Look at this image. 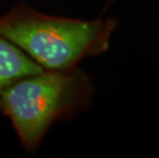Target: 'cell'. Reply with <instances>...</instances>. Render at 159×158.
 I'll list each match as a JSON object with an SVG mask.
<instances>
[{
	"label": "cell",
	"mask_w": 159,
	"mask_h": 158,
	"mask_svg": "<svg viewBox=\"0 0 159 158\" xmlns=\"http://www.w3.org/2000/svg\"><path fill=\"white\" fill-rule=\"evenodd\" d=\"M42 70L18 46L0 35V96L16 79Z\"/></svg>",
	"instance_id": "3957f363"
},
{
	"label": "cell",
	"mask_w": 159,
	"mask_h": 158,
	"mask_svg": "<svg viewBox=\"0 0 159 158\" xmlns=\"http://www.w3.org/2000/svg\"><path fill=\"white\" fill-rule=\"evenodd\" d=\"M113 1H115V0H111V2H113Z\"/></svg>",
	"instance_id": "277c9868"
},
{
	"label": "cell",
	"mask_w": 159,
	"mask_h": 158,
	"mask_svg": "<svg viewBox=\"0 0 159 158\" xmlns=\"http://www.w3.org/2000/svg\"><path fill=\"white\" fill-rule=\"evenodd\" d=\"M117 27L114 18L87 21L52 16L24 1L0 16V35L46 70L73 68L106 52Z\"/></svg>",
	"instance_id": "7a4b0ae2"
},
{
	"label": "cell",
	"mask_w": 159,
	"mask_h": 158,
	"mask_svg": "<svg viewBox=\"0 0 159 158\" xmlns=\"http://www.w3.org/2000/svg\"><path fill=\"white\" fill-rule=\"evenodd\" d=\"M96 85L79 66L25 75L0 96V113L11 120L23 148L34 153L56 122L71 120L93 103Z\"/></svg>",
	"instance_id": "6da1fadb"
}]
</instances>
